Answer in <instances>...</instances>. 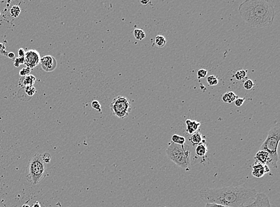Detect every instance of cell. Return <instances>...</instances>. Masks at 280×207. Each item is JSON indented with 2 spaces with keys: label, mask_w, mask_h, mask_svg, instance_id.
Instances as JSON below:
<instances>
[{
  "label": "cell",
  "mask_w": 280,
  "mask_h": 207,
  "mask_svg": "<svg viewBox=\"0 0 280 207\" xmlns=\"http://www.w3.org/2000/svg\"><path fill=\"white\" fill-rule=\"evenodd\" d=\"M258 192L245 186H228L221 188L202 189L200 197L207 203H214L229 207H240L254 201Z\"/></svg>",
  "instance_id": "1"
},
{
  "label": "cell",
  "mask_w": 280,
  "mask_h": 207,
  "mask_svg": "<svg viewBox=\"0 0 280 207\" xmlns=\"http://www.w3.org/2000/svg\"><path fill=\"white\" fill-rule=\"evenodd\" d=\"M238 11L241 17L252 27L271 26L276 16L274 5L265 0H246L240 5Z\"/></svg>",
  "instance_id": "2"
},
{
  "label": "cell",
  "mask_w": 280,
  "mask_h": 207,
  "mask_svg": "<svg viewBox=\"0 0 280 207\" xmlns=\"http://www.w3.org/2000/svg\"><path fill=\"white\" fill-rule=\"evenodd\" d=\"M280 140V123L278 122L271 129L266 140L260 147V150L267 151L269 154V160L267 164L269 167L276 168L278 167L279 158L277 149Z\"/></svg>",
  "instance_id": "3"
},
{
  "label": "cell",
  "mask_w": 280,
  "mask_h": 207,
  "mask_svg": "<svg viewBox=\"0 0 280 207\" xmlns=\"http://www.w3.org/2000/svg\"><path fill=\"white\" fill-rule=\"evenodd\" d=\"M169 158L179 167L189 171L191 169V151L187 145H179L170 142L166 150Z\"/></svg>",
  "instance_id": "4"
},
{
  "label": "cell",
  "mask_w": 280,
  "mask_h": 207,
  "mask_svg": "<svg viewBox=\"0 0 280 207\" xmlns=\"http://www.w3.org/2000/svg\"><path fill=\"white\" fill-rule=\"evenodd\" d=\"M46 173V165L42 160L41 155L35 154L26 166L25 176L27 180L32 185H37L45 177Z\"/></svg>",
  "instance_id": "5"
},
{
  "label": "cell",
  "mask_w": 280,
  "mask_h": 207,
  "mask_svg": "<svg viewBox=\"0 0 280 207\" xmlns=\"http://www.w3.org/2000/svg\"><path fill=\"white\" fill-rule=\"evenodd\" d=\"M113 114L120 119L127 117L131 111L130 101L124 96H117L114 99L109 105Z\"/></svg>",
  "instance_id": "6"
},
{
  "label": "cell",
  "mask_w": 280,
  "mask_h": 207,
  "mask_svg": "<svg viewBox=\"0 0 280 207\" xmlns=\"http://www.w3.org/2000/svg\"><path fill=\"white\" fill-rule=\"evenodd\" d=\"M24 64L26 67L32 69L40 63L41 57L39 53L35 50H29L25 52Z\"/></svg>",
  "instance_id": "7"
},
{
  "label": "cell",
  "mask_w": 280,
  "mask_h": 207,
  "mask_svg": "<svg viewBox=\"0 0 280 207\" xmlns=\"http://www.w3.org/2000/svg\"><path fill=\"white\" fill-rule=\"evenodd\" d=\"M240 207H271L268 197L263 193H258L255 200L247 206Z\"/></svg>",
  "instance_id": "8"
},
{
  "label": "cell",
  "mask_w": 280,
  "mask_h": 207,
  "mask_svg": "<svg viewBox=\"0 0 280 207\" xmlns=\"http://www.w3.org/2000/svg\"><path fill=\"white\" fill-rule=\"evenodd\" d=\"M40 63L42 69L47 72H53L56 69L57 65L56 59L50 55L44 56L42 57H41Z\"/></svg>",
  "instance_id": "9"
},
{
  "label": "cell",
  "mask_w": 280,
  "mask_h": 207,
  "mask_svg": "<svg viewBox=\"0 0 280 207\" xmlns=\"http://www.w3.org/2000/svg\"><path fill=\"white\" fill-rule=\"evenodd\" d=\"M270 172V167L265 164L255 162L252 167V174L256 178H262Z\"/></svg>",
  "instance_id": "10"
},
{
  "label": "cell",
  "mask_w": 280,
  "mask_h": 207,
  "mask_svg": "<svg viewBox=\"0 0 280 207\" xmlns=\"http://www.w3.org/2000/svg\"><path fill=\"white\" fill-rule=\"evenodd\" d=\"M186 124V132L189 134H192L195 133L197 130H199L200 127V122L197 121H192L191 119H187L185 121Z\"/></svg>",
  "instance_id": "11"
},
{
  "label": "cell",
  "mask_w": 280,
  "mask_h": 207,
  "mask_svg": "<svg viewBox=\"0 0 280 207\" xmlns=\"http://www.w3.org/2000/svg\"><path fill=\"white\" fill-rule=\"evenodd\" d=\"M255 162L267 165L269 160V154L265 151L259 150L255 156Z\"/></svg>",
  "instance_id": "12"
},
{
  "label": "cell",
  "mask_w": 280,
  "mask_h": 207,
  "mask_svg": "<svg viewBox=\"0 0 280 207\" xmlns=\"http://www.w3.org/2000/svg\"><path fill=\"white\" fill-rule=\"evenodd\" d=\"M36 81V78L32 75H28L25 76H22L19 81V84L22 86L33 85Z\"/></svg>",
  "instance_id": "13"
},
{
  "label": "cell",
  "mask_w": 280,
  "mask_h": 207,
  "mask_svg": "<svg viewBox=\"0 0 280 207\" xmlns=\"http://www.w3.org/2000/svg\"><path fill=\"white\" fill-rule=\"evenodd\" d=\"M208 152V148L206 140H204L202 143L197 145L195 149L196 155L200 157H204Z\"/></svg>",
  "instance_id": "14"
},
{
  "label": "cell",
  "mask_w": 280,
  "mask_h": 207,
  "mask_svg": "<svg viewBox=\"0 0 280 207\" xmlns=\"http://www.w3.org/2000/svg\"><path fill=\"white\" fill-rule=\"evenodd\" d=\"M204 140V139H203L202 134L200 133H195L192 134V136L189 139V141L193 146H197Z\"/></svg>",
  "instance_id": "15"
},
{
  "label": "cell",
  "mask_w": 280,
  "mask_h": 207,
  "mask_svg": "<svg viewBox=\"0 0 280 207\" xmlns=\"http://www.w3.org/2000/svg\"><path fill=\"white\" fill-rule=\"evenodd\" d=\"M237 99V96L232 91L228 92L222 96V101L225 103H231Z\"/></svg>",
  "instance_id": "16"
},
{
  "label": "cell",
  "mask_w": 280,
  "mask_h": 207,
  "mask_svg": "<svg viewBox=\"0 0 280 207\" xmlns=\"http://www.w3.org/2000/svg\"><path fill=\"white\" fill-rule=\"evenodd\" d=\"M172 142L177 145H184L185 144L186 139L183 136H179L178 134H174L172 137Z\"/></svg>",
  "instance_id": "17"
},
{
  "label": "cell",
  "mask_w": 280,
  "mask_h": 207,
  "mask_svg": "<svg viewBox=\"0 0 280 207\" xmlns=\"http://www.w3.org/2000/svg\"><path fill=\"white\" fill-rule=\"evenodd\" d=\"M133 34H134V38L137 40H139V41H141L146 36L145 32L142 29H135L134 30Z\"/></svg>",
  "instance_id": "18"
},
{
  "label": "cell",
  "mask_w": 280,
  "mask_h": 207,
  "mask_svg": "<svg viewBox=\"0 0 280 207\" xmlns=\"http://www.w3.org/2000/svg\"><path fill=\"white\" fill-rule=\"evenodd\" d=\"M167 40L163 35H157L155 38V44L158 47L162 48L166 45Z\"/></svg>",
  "instance_id": "19"
},
{
  "label": "cell",
  "mask_w": 280,
  "mask_h": 207,
  "mask_svg": "<svg viewBox=\"0 0 280 207\" xmlns=\"http://www.w3.org/2000/svg\"><path fill=\"white\" fill-rule=\"evenodd\" d=\"M247 70H240L234 74V77L237 79V81H240L245 78L247 76Z\"/></svg>",
  "instance_id": "20"
},
{
  "label": "cell",
  "mask_w": 280,
  "mask_h": 207,
  "mask_svg": "<svg viewBox=\"0 0 280 207\" xmlns=\"http://www.w3.org/2000/svg\"><path fill=\"white\" fill-rule=\"evenodd\" d=\"M10 14H11V16L12 17H18L20 14V12H21V9L17 5H13L11 9H10Z\"/></svg>",
  "instance_id": "21"
},
{
  "label": "cell",
  "mask_w": 280,
  "mask_h": 207,
  "mask_svg": "<svg viewBox=\"0 0 280 207\" xmlns=\"http://www.w3.org/2000/svg\"><path fill=\"white\" fill-rule=\"evenodd\" d=\"M207 81L209 85L211 86H215L219 83V79L218 77L215 75L209 76L207 78Z\"/></svg>",
  "instance_id": "22"
},
{
  "label": "cell",
  "mask_w": 280,
  "mask_h": 207,
  "mask_svg": "<svg viewBox=\"0 0 280 207\" xmlns=\"http://www.w3.org/2000/svg\"><path fill=\"white\" fill-rule=\"evenodd\" d=\"M25 92L28 96L32 97L36 93V91L33 85H29L25 87Z\"/></svg>",
  "instance_id": "23"
},
{
  "label": "cell",
  "mask_w": 280,
  "mask_h": 207,
  "mask_svg": "<svg viewBox=\"0 0 280 207\" xmlns=\"http://www.w3.org/2000/svg\"><path fill=\"white\" fill-rule=\"evenodd\" d=\"M254 86H255V83L252 79H247V81L244 82V85H243L244 88L247 90H252L254 87Z\"/></svg>",
  "instance_id": "24"
},
{
  "label": "cell",
  "mask_w": 280,
  "mask_h": 207,
  "mask_svg": "<svg viewBox=\"0 0 280 207\" xmlns=\"http://www.w3.org/2000/svg\"><path fill=\"white\" fill-rule=\"evenodd\" d=\"M91 107L95 109L96 111H98L99 112H102V108H101V105L99 102V101L94 100L91 102Z\"/></svg>",
  "instance_id": "25"
},
{
  "label": "cell",
  "mask_w": 280,
  "mask_h": 207,
  "mask_svg": "<svg viewBox=\"0 0 280 207\" xmlns=\"http://www.w3.org/2000/svg\"><path fill=\"white\" fill-rule=\"evenodd\" d=\"M208 73V71L204 69H201L197 72L198 79H202L205 78Z\"/></svg>",
  "instance_id": "26"
},
{
  "label": "cell",
  "mask_w": 280,
  "mask_h": 207,
  "mask_svg": "<svg viewBox=\"0 0 280 207\" xmlns=\"http://www.w3.org/2000/svg\"><path fill=\"white\" fill-rule=\"evenodd\" d=\"M41 158L45 164H49L51 161V155L49 153L45 152L41 155Z\"/></svg>",
  "instance_id": "27"
},
{
  "label": "cell",
  "mask_w": 280,
  "mask_h": 207,
  "mask_svg": "<svg viewBox=\"0 0 280 207\" xmlns=\"http://www.w3.org/2000/svg\"><path fill=\"white\" fill-rule=\"evenodd\" d=\"M31 69H30L28 67H26V68H24L23 69H22L20 72H19V75L21 76H26V75H29V73H30L31 72Z\"/></svg>",
  "instance_id": "28"
},
{
  "label": "cell",
  "mask_w": 280,
  "mask_h": 207,
  "mask_svg": "<svg viewBox=\"0 0 280 207\" xmlns=\"http://www.w3.org/2000/svg\"><path fill=\"white\" fill-rule=\"evenodd\" d=\"M25 63V58L24 57H17L15 59L14 66L16 68L19 67L20 65H23Z\"/></svg>",
  "instance_id": "29"
},
{
  "label": "cell",
  "mask_w": 280,
  "mask_h": 207,
  "mask_svg": "<svg viewBox=\"0 0 280 207\" xmlns=\"http://www.w3.org/2000/svg\"><path fill=\"white\" fill-rule=\"evenodd\" d=\"M245 100H246L245 98H237L235 100V105L237 107L241 106L243 105V103H244Z\"/></svg>",
  "instance_id": "30"
},
{
  "label": "cell",
  "mask_w": 280,
  "mask_h": 207,
  "mask_svg": "<svg viewBox=\"0 0 280 207\" xmlns=\"http://www.w3.org/2000/svg\"><path fill=\"white\" fill-rule=\"evenodd\" d=\"M205 207H229L225 206H222L220 204H214V203H207L205 206Z\"/></svg>",
  "instance_id": "31"
},
{
  "label": "cell",
  "mask_w": 280,
  "mask_h": 207,
  "mask_svg": "<svg viewBox=\"0 0 280 207\" xmlns=\"http://www.w3.org/2000/svg\"><path fill=\"white\" fill-rule=\"evenodd\" d=\"M25 55V51L23 48H20L18 51L19 57H24Z\"/></svg>",
  "instance_id": "32"
},
{
  "label": "cell",
  "mask_w": 280,
  "mask_h": 207,
  "mask_svg": "<svg viewBox=\"0 0 280 207\" xmlns=\"http://www.w3.org/2000/svg\"><path fill=\"white\" fill-rule=\"evenodd\" d=\"M8 57L10 58V59H13V58L14 57V54L13 53L11 52V53H10L8 54Z\"/></svg>",
  "instance_id": "33"
},
{
  "label": "cell",
  "mask_w": 280,
  "mask_h": 207,
  "mask_svg": "<svg viewBox=\"0 0 280 207\" xmlns=\"http://www.w3.org/2000/svg\"><path fill=\"white\" fill-rule=\"evenodd\" d=\"M140 3H142L143 5H147V4L149 2V1H148V0H147V1H140Z\"/></svg>",
  "instance_id": "34"
},
{
  "label": "cell",
  "mask_w": 280,
  "mask_h": 207,
  "mask_svg": "<svg viewBox=\"0 0 280 207\" xmlns=\"http://www.w3.org/2000/svg\"><path fill=\"white\" fill-rule=\"evenodd\" d=\"M32 207H41V206H40V204H39V203H38V202H36V203H35V204H34V205H33V206H32Z\"/></svg>",
  "instance_id": "35"
},
{
  "label": "cell",
  "mask_w": 280,
  "mask_h": 207,
  "mask_svg": "<svg viewBox=\"0 0 280 207\" xmlns=\"http://www.w3.org/2000/svg\"><path fill=\"white\" fill-rule=\"evenodd\" d=\"M22 207H30V206L28 205H23Z\"/></svg>",
  "instance_id": "36"
},
{
  "label": "cell",
  "mask_w": 280,
  "mask_h": 207,
  "mask_svg": "<svg viewBox=\"0 0 280 207\" xmlns=\"http://www.w3.org/2000/svg\"><path fill=\"white\" fill-rule=\"evenodd\" d=\"M1 45H1V44H0V46H1Z\"/></svg>",
  "instance_id": "37"
},
{
  "label": "cell",
  "mask_w": 280,
  "mask_h": 207,
  "mask_svg": "<svg viewBox=\"0 0 280 207\" xmlns=\"http://www.w3.org/2000/svg\"><path fill=\"white\" fill-rule=\"evenodd\" d=\"M0 16H1V13H0Z\"/></svg>",
  "instance_id": "38"
}]
</instances>
